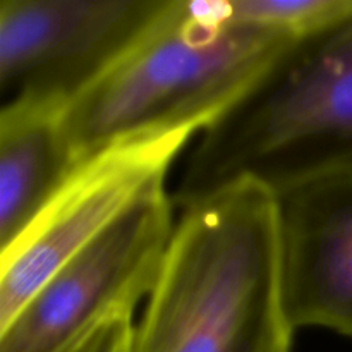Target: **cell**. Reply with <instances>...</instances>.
<instances>
[{"label": "cell", "mask_w": 352, "mask_h": 352, "mask_svg": "<svg viewBox=\"0 0 352 352\" xmlns=\"http://www.w3.org/2000/svg\"><path fill=\"white\" fill-rule=\"evenodd\" d=\"M294 41L234 19L229 0H168L138 40L62 110L76 167L122 141L203 133Z\"/></svg>", "instance_id": "6da1fadb"}, {"label": "cell", "mask_w": 352, "mask_h": 352, "mask_svg": "<svg viewBox=\"0 0 352 352\" xmlns=\"http://www.w3.org/2000/svg\"><path fill=\"white\" fill-rule=\"evenodd\" d=\"M275 195L226 186L181 210L131 352H294Z\"/></svg>", "instance_id": "7a4b0ae2"}, {"label": "cell", "mask_w": 352, "mask_h": 352, "mask_svg": "<svg viewBox=\"0 0 352 352\" xmlns=\"http://www.w3.org/2000/svg\"><path fill=\"white\" fill-rule=\"evenodd\" d=\"M352 170V12L294 41L186 157L175 208L236 182L278 192Z\"/></svg>", "instance_id": "3957f363"}, {"label": "cell", "mask_w": 352, "mask_h": 352, "mask_svg": "<svg viewBox=\"0 0 352 352\" xmlns=\"http://www.w3.org/2000/svg\"><path fill=\"white\" fill-rule=\"evenodd\" d=\"M174 208L165 184L138 198L0 330V352H62L102 320L134 315L164 267Z\"/></svg>", "instance_id": "277c9868"}, {"label": "cell", "mask_w": 352, "mask_h": 352, "mask_svg": "<svg viewBox=\"0 0 352 352\" xmlns=\"http://www.w3.org/2000/svg\"><path fill=\"white\" fill-rule=\"evenodd\" d=\"M168 0H2L0 110H64Z\"/></svg>", "instance_id": "5b68a950"}, {"label": "cell", "mask_w": 352, "mask_h": 352, "mask_svg": "<svg viewBox=\"0 0 352 352\" xmlns=\"http://www.w3.org/2000/svg\"><path fill=\"white\" fill-rule=\"evenodd\" d=\"M195 131L122 141L74 168L30 227L0 254V330L138 198L165 184Z\"/></svg>", "instance_id": "8992f818"}, {"label": "cell", "mask_w": 352, "mask_h": 352, "mask_svg": "<svg viewBox=\"0 0 352 352\" xmlns=\"http://www.w3.org/2000/svg\"><path fill=\"white\" fill-rule=\"evenodd\" d=\"M274 195L282 296L292 327L352 339V170Z\"/></svg>", "instance_id": "52a82bcc"}, {"label": "cell", "mask_w": 352, "mask_h": 352, "mask_svg": "<svg viewBox=\"0 0 352 352\" xmlns=\"http://www.w3.org/2000/svg\"><path fill=\"white\" fill-rule=\"evenodd\" d=\"M62 110H0V253L33 223L76 164Z\"/></svg>", "instance_id": "ba28073f"}, {"label": "cell", "mask_w": 352, "mask_h": 352, "mask_svg": "<svg viewBox=\"0 0 352 352\" xmlns=\"http://www.w3.org/2000/svg\"><path fill=\"white\" fill-rule=\"evenodd\" d=\"M232 17L301 38L352 12V0H229Z\"/></svg>", "instance_id": "9c48e42d"}, {"label": "cell", "mask_w": 352, "mask_h": 352, "mask_svg": "<svg viewBox=\"0 0 352 352\" xmlns=\"http://www.w3.org/2000/svg\"><path fill=\"white\" fill-rule=\"evenodd\" d=\"M134 327L131 313L109 316L86 330L62 352H131Z\"/></svg>", "instance_id": "30bf717a"}]
</instances>
